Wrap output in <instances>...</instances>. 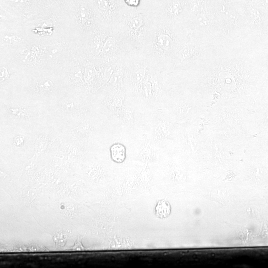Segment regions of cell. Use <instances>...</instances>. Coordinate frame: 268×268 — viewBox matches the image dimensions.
I'll list each match as a JSON object with an SVG mask.
<instances>
[{"label":"cell","instance_id":"cell-14","mask_svg":"<svg viewBox=\"0 0 268 268\" xmlns=\"http://www.w3.org/2000/svg\"><path fill=\"white\" fill-rule=\"evenodd\" d=\"M102 26L116 27L128 8L123 0H92Z\"/></svg>","mask_w":268,"mask_h":268},{"label":"cell","instance_id":"cell-19","mask_svg":"<svg viewBox=\"0 0 268 268\" xmlns=\"http://www.w3.org/2000/svg\"><path fill=\"white\" fill-rule=\"evenodd\" d=\"M170 212L171 206L167 200L164 199L158 201L155 207V212L158 217L166 218L169 215Z\"/></svg>","mask_w":268,"mask_h":268},{"label":"cell","instance_id":"cell-6","mask_svg":"<svg viewBox=\"0 0 268 268\" xmlns=\"http://www.w3.org/2000/svg\"><path fill=\"white\" fill-rule=\"evenodd\" d=\"M166 92L161 109L175 123L192 121L205 116L208 108L183 90L165 85Z\"/></svg>","mask_w":268,"mask_h":268},{"label":"cell","instance_id":"cell-10","mask_svg":"<svg viewBox=\"0 0 268 268\" xmlns=\"http://www.w3.org/2000/svg\"><path fill=\"white\" fill-rule=\"evenodd\" d=\"M203 117L192 121L175 123L173 133L175 147L184 156H198L201 147V133Z\"/></svg>","mask_w":268,"mask_h":268},{"label":"cell","instance_id":"cell-12","mask_svg":"<svg viewBox=\"0 0 268 268\" xmlns=\"http://www.w3.org/2000/svg\"><path fill=\"white\" fill-rule=\"evenodd\" d=\"M24 91L33 97L44 98L53 95L59 89L60 81L51 71L26 73Z\"/></svg>","mask_w":268,"mask_h":268},{"label":"cell","instance_id":"cell-21","mask_svg":"<svg viewBox=\"0 0 268 268\" xmlns=\"http://www.w3.org/2000/svg\"><path fill=\"white\" fill-rule=\"evenodd\" d=\"M53 240L58 247H63L66 243V238L62 233L55 234Z\"/></svg>","mask_w":268,"mask_h":268},{"label":"cell","instance_id":"cell-5","mask_svg":"<svg viewBox=\"0 0 268 268\" xmlns=\"http://www.w3.org/2000/svg\"><path fill=\"white\" fill-rule=\"evenodd\" d=\"M155 16V10L143 3L138 8L128 7L115 27L133 51L140 52Z\"/></svg>","mask_w":268,"mask_h":268},{"label":"cell","instance_id":"cell-18","mask_svg":"<svg viewBox=\"0 0 268 268\" xmlns=\"http://www.w3.org/2000/svg\"><path fill=\"white\" fill-rule=\"evenodd\" d=\"M256 59L263 71L265 85L268 87V45H263L253 47Z\"/></svg>","mask_w":268,"mask_h":268},{"label":"cell","instance_id":"cell-3","mask_svg":"<svg viewBox=\"0 0 268 268\" xmlns=\"http://www.w3.org/2000/svg\"><path fill=\"white\" fill-rule=\"evenodd\" d=\"M187 35L181 24L163 20L155 13L140 52L154 68L167 74L173 69L179 47Z\"/></svg>","mask_w":268,"mask_h":268},{"label":"cell","instance_id":"cell-20","mask_svg":"<svg viewBox=\"0 0 268 268\" xmlns=\"http://www.w3.org/2000/svg\"><path fill=\"white\" fill-rule=\"evenodd\" d=\"M167 0H142V3L145 4L155 10L163 4Z\"/></svg>","mask_w":268,"mask_h":268},{"label":"cell","instance_id":"cell-13","mask_svg":"<svg viewBox=\"0 0 268 268\" xmlns=\"http://www.w3.org/2000/svg\"><path fill=\"white\" fill-rule=\"evenodd\" d=\"M211 44L201 38L187 35L179 47L173 69L197 61L205 55Z\"/></svg>","mask_w":268,"mask_h":268},{"label":"cell","instance_id":"cell-16","mask_svg":"<svg viewBox=\"0 0 268 268\" xmlns=\"http://www.w3.org/2000/svg\"><path fill=\"white\" fill-rule=\"evenodd\" d=\"M186 0H167L155 10V13L163 20L181 24L185 15Z\"/></svg>","mask_w":268,"mask_h":268},{"label":"cell","instance_id":"cell-11","mask_svg":"<svg viewBox=\"0 0 268 268\" xmlns=\"http://www.w3.org/2000/svg\"><path fill=\"white\" fill-rule=\"evenodd\" d=\"M251 34V43L263 45L268 40V12L253 0L242 3Z\"/></svg>","mask_w":268,"mask_h":268},{"label":"cell","instance_id":"cell-7","mask_svg":"<svg viewBox=\"0 0 268 268\" xmlns=\"http://www.w3.org/2000/svg\"><path fill=\"white\" fill-rule=\"evenodd\" d=\"M69 36L80 40L102 26L92 0H74L64 11Z\"/></svg>","mask_w":268,"mask_h":268},{"label":"cell","instance_id":"cell-15","mask_svg":"<svg viewBox=\"0 0 268 268\" xmlns=\"http://www.w3.org/2000/svg\"><path fill=\"white\" fill-rule=\"evenodd\" d=\"M0 29V51L7 53V57L29 40L23 27Z\"/></svg>","mask_w":268,"mask_h":268},{"label":"cell","instance_id":"cell-17","mask_svg":"<svg viewBox=\"0 0 268 268\" xmlns=\"http://www.w3.org/2000/svg\"><path fill=\"white\" fill-rule=\"evenodd\" d=\"M6 112L10 118L16 121H27L33 116L32 110L24 104H10L6 107Z\"/></svg>","mask_w":268,"mask_h":268},{"label":"cell","instance_id":"cell-26","mask_svg":"<svg viewBox=\"0 0 268 268\" xmlns=\"http://www.w3.org/2000/svg\"><path fill=\"white\" fill-rule=\"evenodd\" d=\"M264 45H268V41H267L266 43H265Z\"/></svg>","mask_w":268,"mask_h":268},{"label":"cell","instance_id":"cell-9","mask_svg":"<svg viewBox=\"0 0 268 268\" xmlns=\"http://www.w3.org/2000/svg\"><path fill=\"white\" fill-rule=\"evenodd\" d=\"M175 123L161 109L147 111L140 130L159 149L175 147L173 133Z\"/></svg>","mask_w":268,"mask_h":268},{"label":"cell","instance_id":"cell-22","mask_svg":"<svg viewBox=\"0 0 268 268\" xmlns=\"http://www.w3.org/2000/svg\"><path fill=\"white\" fill-rule=\"evenodd\" d=\"M125 4L129 7L138 8L141 4L142 0H123Z\"/></svg>","mask_w":268,"mask_h":268},{"label":"cell","instance_id":"cell-8","mask_svg":"<svg viewBox=\"0 0 268 268\" xmlns=\"http://www.w3.org/2000/svg\"><path fill=\"white\" fill-rule=\"evenodd\" d=\"M29 40L49 41L60 39L67 33L63 11H43L23 22Z\"/></svg>","mask_w":268,"mask_h":268},{"label":"cell","instance_id":"cell-4","mask_svg":"<svg viewBox=\"0 0 268 268\" xmlns=\"http://www.w3.org/2000/svg\"><path fill=\"white\" fill-rule=\"evenodd\" d=\"M216 33L213 44H251V34L242 3L215 0Z\"/></svg>","mask_w":268,"mask_h":268},{"label":"cell","instance_id":"cell-2","mask_svg":"<svg viewBox=\"0 0 268 268\" xmlns=\"http://www.w3.org/2000/svg\"><path fill=\"white\" fill-rule=\"evenodd\" d=\"M205 126L214 132L247 145L257 133L254 106L233 100H221L209 107Z\"/></svg>","mask_w":268,"mask_h":268},{"label":"cell","instance_id":"cell-24","mask_svg":"<svg viewBox=\"0 0 268 268\" xmlns=\"http://www.w3.org/2000/svg\"><path fill=\"white\" fill-rule=\"evenodd\" d=\"M82 238V237H78L75 245L72 248L73 250H83L84 249L81 243Z\"/></svg>","mask_w":268,"mask_h":268},{"label":"cell","instance_id":"cell-1","mask_svg":"<svg viewBox=\"0 0 268 268\" xmlns=\"http://www.w3.org/2000/svg\"><path fill=\"white\" fill-rule=\"evenodd\" d=\"M165 84L187 92L207 108L221 100L253 105L265 86L263 71L249 44H211L195 63L172 70Z\"/></svg>","mask_w":268,"mask_h":268},{"label":"cell","instance_id":"cell-25","mask_svg":"<svg viewBox=\"0 0 268 268\" xmlns=\"http://www.w3.org/2000/svg\"><path fill=\"white\" fill-rule=\"evenodd\" d=\"M230 0L236 2H238V3H243L248 0Z\"/></svg>","mask_w":268,"mask_h":268},{"label":"cell","instance_id":"cell-23","mask_svg":"<svg viewBox=\"0 0 268 268\" xmlns=\"http://www.w3.org/2000/svg\"><path fill=\"white\" fill-rule=\"evenodd\" d=\"M259 6L268 12V0H253Z\"/></svg>","mask_w":268,"mask_h":268}]
</instances>
